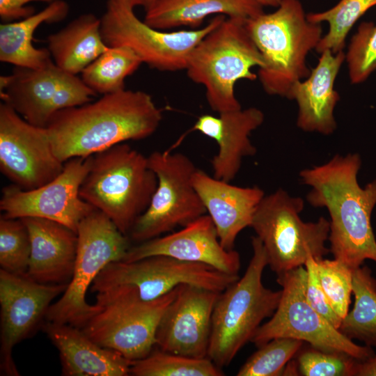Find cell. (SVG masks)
<instances>
[{"label":"cell","instance_id":"obj_28","mask_svg":"<svg viewBox=\"0 0 376 376\" xmlns=\"http://www.w3.org/2000/svg\"><path fill=\"white\" fill-rule=\"evenodd\" d=\"M352 309L343 319L338 330L346 337L376 347V279L370 269H352Z\"/></svg>","mask_w":376,"mask_h":376},{"label":"cell","instance_id":"obj_40","mask_svg":"<svg viewBox=\"0 0 376 376\" xmlns=\"http://www.w3.org/2000/svg\"><path fill=\"white\" fill-rule=\"evenodd\" d=\"M119 4L134 9V7L141 5V0H111Z\"/></svg>","mask_w":376,"mask_h":376},{"label":"cell","instance_id":"obj_12","mask_svg":"<svg viewBox=\"0 0 376 376\" xmlns=\"http://www.w3.org/2000/svg\"><path fill=\"white\" fill-rule=\"evenodd\" d=\"M226 17L216 15L196 30L166 31L140 20L134 9L111 0L101 19V32L108 47L127 46L152 68L160 71L185 70L189 56L198 42Z\"/></svg>","mask_w":376,"mask_h":376},{"label":"cell","instance_id":"obj_30","mask_svg":"<svg viewBox=\"0 0 376 376\" xmlns=\"http://www.w3.org/2000/svg\"><path fill=\"white\" fill-rule=\"evenodd\" d=\"M134 376H222L221 368L208 357L194 358L163 351L157 347L139 360L132 361Z\"/></svg>","mask_w":376,"mask_h":376},{"label":"cell","instance_id":"obj_24","mask_svg":"<svg viewBox=\"0 0 376 376\" xmlns=\"http://www.w3.org/2000/svg\"><path fill=\"white\" fill-rule=\"evenodd\" d=\"M66 73L52 61L37 69L15 67L10 75L0 77L1 99L31 124L46 127Z\"/></svg>","mask_w":376,"mask_h":376},{"label":"cell","instance_id":"obj_34","mask_svg":"<svg viewBox=\"0 0 376 376\" xmlns=\"http://www.w3.org/2000/svg\"><path fill=\"white\" fill-rule=\"evenodd\" d=\"M350 82H364L376 70V24L363 22L351 38L345 54Z\"/></svg>","mask_w":376,"mask_h":376},{"label":"cell","instance_id":"obj_39","mask_svg":"<svg viewBox=\"0 0 376 376\" xmlns=\"http://www.w3.org/2000/svg\"><path fill=\"white\" fill-rule=\"evenodd\" d=\"M354 375L356 376H376V354L365 360L357 359Z\"/></svg>","mask_w":376,"mask_h":376},{"label":"cell","instance_id":"obj_6","mask_svg":"<svg viewBox=\"0 0 376 376\" xmlns=\"http://www.w3.org/2000/svg\"><path fill=\"white\" fill-rule=\"evenodd\" d=\"M245 22L226 17L194 47L187 64L189 78L205 87L207 103L218 113L242 109L235 85L256 80L251 70L264 63Z\"/></svg>","mask_w":376,"mask_h":376},{"label":"cell","instance_id":"obj_31","mask_svg":"<svg viewBox=\"0 0 376 376\" xmlns=\"http://www.w3.org/2000/svg\"><path fill=\"white\" fill-rule=\"evenodd\" d=\"M375 6L376 0H340L327 10L306 14L311 22H324L329 24L327 33L322 37L315 50L320 54L328 49L334 54L343 51L350 31Z\"/></svg>","mask_w":376,"mask_h":376},{"label":"cell","instance_id":"obj_22","mask_svg":"<svg viewBox=\"0 0 376 376\" xmlns=\"http://www.w3.org/2000/svg\"><path fill=\"white\" fill-rule=\"evenodd\" d=\"M31 240V257L26 276L45 284H68L77 257V232L55 221L21 218Z\"/></svg>","mask_w":376,"mask_h":376},{"label":"cell","instance_id":"obj_20","mask_svg":"<svg viewBox=\"0 0 376 376\" xmlns=\"http://www.w3.org/2000/svg\"><path fill=\"white\" fill-rule=\"evenodd\" d=\"M192 182L215 226L221 245L228 250L233 249L240 233L251 227L264 191L258 187L233 185L198 169L193 175Z\"/></svg>","mask_w":376,"mask_h":376},{"label":"cell","instance_id":"obj_14","mask_svg":"<svg viewBox=\"0 0 376 376\" xmlns=\"http://www.w3.org/2000/svg\"><path fill=\"white\" fill-rule=\"evenodd\" d=\"M92 160L93 155L68 160L57 177L36 189L25 190L13 184L3 187L0 198L1 216L47 219L77 232L81 220L95 209L79 194Z\"/></svg>","mask_w":376,"mask_h":376},{"label":"cell","instance_id":"obj_10","mask_svg":"<svg viewBox=\"0 0 376 376\" xmlns=\"http://www.w3.org/2000/svg\"><path fill=\"white\" fill-rule=\"evenodd\" d=\"M300 266L277 275L282 287L281 297L274 313L257 330L251 342L259 347L276 338H292L306 341L324 352H342L365 360L375 352L361 346L329 324L308 303L306 298L307 272Z\"/></svg>","mask_w":376,"mask_h":376},{"label":"cell","instance_id":"obj_36","mask_svg":"<svg viewBox=\"0 0 376 376\" xmlns=\"http://www.w3.org/2000/svg\"><path fill=\"white\" fill-rule=\"evenodd\" d=\"M356 361L345 353L311 347L298 354L296 364L299 375L304 376H352Z\"/></svg>","mask_w":376,"mask_h":376},{"label":"cell","instance_id":"obj_3","mask_svg":"<svg viewBox=\"0 0 376 376\" xmlns=\"http://www.w3.org/2000/svg\"><path fill=\"white\" fill-rule=\"evenodd\" d=\"M245 25L263 58L257 75L264 91L288 98L293 84L311 73L306 58L322 37L321 24L307 19L299 0H281L274 11Z\"/></svg>","mask_w":376,"mask_h":376},{"label":"cell","instance_id":"obj_25","mask_svg":"<svg viewBox=\"0 0 376 376\" xmlns=\"http://www.w3.org/2000/svg\"><path fill=\"white\" fill-rule=\"evenodd\" d=\"M263 12L256 0H156L146 10L143 22L159 30L196 28L212 15L246 20Z\"/></svg>","mask_w":376,"mask_h":376},{"label":"cell","instance_id":"obj_42","mask_svg":"<svg viewBox=\"0 0 376 376\" xmlns=\"http://www.w3.org/2000/svg\"><path fill=\"white\" fill-rule=\"evenodd\" d=\"M156 0H141V5L145 10L149 8Z\"/></svg>","mask_w":376,"mask_h":376},{"label":"cell","instance_id":"obj_35","mask_svg":"<svg viewBox=\"0 0 376 376\" xmlns=\"http://www.w3.org/2000/svg\"><path fill=\"white\" fill-rule=\"evenodd\" d=\"M315 260L321 286L332 308L343 319L351 302L352 269L335 258Z\"/></svg>","mask_w":376,"mask_h":376},{"label":"cell","instance_id":"obj_16","mask_svg":"<svg viewBox=\"0 0 376 376\" xmlns=\"http://www.w3.org/2000/svg\"><path fill=\"white\" fill-rule=\"evenodd\" d=\"M68 284H45L26 275L0 269V369L9 376L19 375L13 358L14 347L45 318L52 301Z\"/></svg>","mask_w":376,"mask_h":376},{"label":"cell","instance_id":"obj_21","mask_svg":"<svg viewBox=\"0 0 376 376\" xmlns=\"http://www.w3.org/2000/svg\"><path fill=\"white\" fill-rule=\"evenodd\" d=\"M345 60L343 51L334 54L331 50L320 53L316 66L304 80L296 81L288 98L298 106L297 125L309 132L329 135L336 128L334 109L340 100L334 84Z\"/></svg>","mask_w":376,"mask_h":376},{"label":"cell","instance_id":"obj_38","mask_svg":"<svg viewBox=\"0 0 376 376\" xmlns=\"http://www.w3.org/2000/svg\"><path fill=\"white\" fill-rule=\"evenodd\" d=\"M54 0H0V17L4 22H12L26 18L33 14V7L26 6L32 1L50 3Z\"/></svg>","mask_w":376,"mask_h":376},{"label":"cell","instance_id":"obj_13","mask_svg":"<svg viewBox=\"0 0 376 376\" xmlns=\"http://www.w3.org/2000/svg\"><path fill=\"white\" fill-rule=\"evenodd\" d=\"M240 278L206 264L187 262L166 256H152L134 261L109 263L91 285V291L118 285L132 288L143 300L161 297L182 284L219 292Z\"/></svg>","mask_w":376,"mask_h":376},{"label":"cell","instance_id":"obj_26","mask_svg":"<svg viewBox=\"0 0 376 376\" xmlns=\"http://www.w3.org/2000/svg\"><path fill=\"white\" fill-rule=\"evenodd\" d=\"M70 7L64 0H54L43 10L20 20L0 25V61L15 67L40 68L52 61L47 48L32 44L33 33L43 23H56L68 15Z\"/></svg>","mask_w":376,"mask_h":376},{"label":"cell","instance_id":"obj_32","mask_svg":"<svg viewBox=\"0 0 376 376\" xmlns=\"http://www.w3.org/2000/svg\"><path fill=\"white\" fill-rule=\"evenodd\" d=\"M302 340L292 338H276L258 347L240 367L237 376H277L283 375L285 368L303 345Z\"/></svg>","mask_w":376,"mask_h":376},{"label":"cell","instance_id":"obj_37","mask_svg":"<svg viewBox=\"0 0 376 376\" xmlns=\"http://www.w3.org/2000/svg\"><path fill=\"white\" fill-rule=\"evenodd\" d=\"M307 272L306 298L309 305L336 329H338L343 319L331 306L321 286L316 260L310 257L304 265Z\"/></svg>","mask_w":376,"mask_h":376},{"label":"cell","instance_id":"obj_41","mask_svg":"<svg viewBox=\"0 0 376 376\" xmlns=\"http://www.w3.org/2000/svg\"><path fill=\"white\" fill-rule=\"evenodd\" d=\"M259 3L264 6H271L276 8L281 0H256Z\"/></svg>","mask_w":376,"mask_h":376},{"label":"cell","instance_id":"obj_7","mask_svg":"<svg viewBox=\"0 0 376 376\" xmlns=\"http://www.w3.org/2000/svg\"><path fill=\"white\" fill-rule=\"evenodd\" d=\"M177 288L150 301L142 299L127 285L100 290L95 304L100 309L81 329L100 346L116 350L131 361L144 358L155 347L159 323Z\"/></svg>","mask_w":376,"mask_h":376},{"label":"cell","instance_id":"obj_8","mask_svg":"<svg viewBox=\"0 0 376 376\" xmlns=\"http://www.w3.org/2000/svg\"><path fill=\"white\" fill-rule=\"evenodd\" d=\"M304 201L279 189L265 196L258 204L251 227L261 241L268 265L277 275L305 265L310 257L323 258L330 222L321 217L304 222L299 214Z\"/></svg>","mask_w":376,"mask_h":376},{"label":"cell","instance_id":"obj_23","mask_svg":"<svg viewBox=\"0 0 376 376\" xmlns=\"http://www.w3.org/2000/svg\"><path fill=\"white\" fill-rule=\"evenodd\" d=\"M43 329L57 348L65 376H127L132 361L94 342L78 327L47 322Z\"/></svg>","mask_w":376,"mask_h":376},{"label":"cell","instance_id":"obj_29","mask_svg":"<svg viewBox=\"0 0 376 376\" xmlns=\"http://www.w3.org/2000/svg\"><path fill=\"white\" fill-rule=\"evenodd\" d=\"M143 63L127 46L109 47L81 72V79L97 94L113 93L125 88V79Z\"/></svg>","mask_w":376,"mask_h":376},{"label":"cell","instance_id":"obj_18","mask_svg":"<svg viewBox=\"0 0 376 376\" xmlns=\"http://www.w3.org/2000/svg\"><path fill=\"white\" fill-rule=\"evenodd\" d=\"M206 264L229 274L238 275L240 257L221 244L211 217L205 214L182 227L130 246L122 260L134 261L152 256Z\"/></svg>","mask_w":376,"mask_h":376},{"label":"cell","instance_id":"obj_2","mask_svg":"<svg viewBox=\"0 0 376 376\" xmlns=\"http://www.w3.org/2000/svg\"><path fill=\"white\" fill-rule=\"evenodd\" d=\"M358 154L334 156L327 163L301 171L302 182L311 187L307 201L324 207L330 215L329 240L334 258L352 269L365 260L376 263V240L370 223L376 205V180L359 186Z\"/></svg>","mask_w":376,"mask_h":376},{"label":"cell","instance_id":"obj_4","mask_svg":"<svg viewBox=\"0 0 376 376\" xmlns=\"http://www.w3.org/2000/svg\"><path fill=\"white\" fill-rule=\"evenodd\" d=\"M251 245L253 256L244 274L219 293L213 309L207 357L220 368L251 341L262 322L274 313L281 297V290L273 291L263 283L268 263L261 241L252 237Z\"/></svg>","mask_w":376,"mask_h":376},{"label":"cell","instance_id":"obj_11","mask_svg":"<svg viewBox=\"0 0 376 376\" xmlns=\"http://www.w3.org/2000/svg\"><path fill=\"white\" fill-rule=\"evenodd\" d=\"M148 161L157 186L147 210L128 234L137 243L167 234L207 213L192 182L197 168L189 157L167 150L152 152Z\"/></svg>","mask_w":376,"mask_h":376},{"label":"cell","instance_id":"obj_1","mask_svg":"<svg viewBox=\"0 0 376 376\" xmlns=\"http://www.w3.org/2000/svg\"><path fill=\"white\" fill-rule=\"evenodd\" d=\"M162 120V110L149 94L124 89L56 112L46 129L55 155L65 163L146 139L155 132Z\"/></svg>","mask_w":376,"mask_h":376},{"label":"cell","instance_id":"obj_19","mask_svg":"<svg viewBox=\"0 0 376 376\" xmlns=\"http://www.w3.org/2000/svg\"><path fill=\"white\" fill-rule=\"evenodd\" d=\"M264 118L263 112L256 107L198 117L190 132L197 131L218 145V152L211 159L213 177L226 182L236 177L242 159L256 152L250 135Z\"/></svg>","mask_w":376,"mask_h":376},{"label":"cell","instance_id":"obj_15","mask_svg":"<svg viewBox=\"0 0 376 376\" xmlns=\"http://www.w3.org/2000/svg\"><path fill=\"white\" fill-rule=\"evenodd\" d=\"M64 163L55 155L46 127L33 125L0 104V171L13 185L29 190L57 177Z\"/></svg>","mask_w":376,"mask_h":376},{"label":"cell","instance_id":"obj_5","mask_svg":"<svg viewBox=\"0 0 376 376\" xmlns=\"http://www.w3.org/2000/svg\"><path fill=\"white\" fill-rule=\"evenodd\" d=\"M157 186L148 157L125 142L93 155L79 194L127 235L149 206Z\"/></svg>","mask_w":376,"mask_h":376},{"label":"cell","instance_id":"obj_9","mask_svg":"<svg viewBox=\"0 0 376 376\" xmlns=\"http://www.w3.org/2000/svg\"><path fill=\"white\" fill-rule=\"evenodd\" d=\"M77 257L73 274L65 290L52 304L45 320L82 328L100 309L86 299L87 290L110 263L122 260L130 249V238L103 212L94 209L77 230Z\"/></svg>","mask_w":376,"mask_h":376},{"label":"cell","instance_id":"obj_27","mask_svg":"<svg viewBox=\"0 0 376 376\" xmlns=\"http://www.w3.org/2000/svg\"><path fill=\"white\" fill-rule=\"evenodd\" d=\"M47 42L54 63L75 75L109 48L102 38L101 19L92 13L74 19L59 31L48 36Z\"/></svg>","mask_w":376,"mask_h":376},{"label":"cell","instance_id":"obj_33","mask_svg":"<svg viewBox=\"0 0 376 376\" xmlns=\"http://www.w3.org/2000/svg\"><path fill=\"white\" fill-rule=\"evenodd\" d=\"M31 257V240L22 219L0 217V265L8 272L26 275Z\"/></svg>","mask_w":376,"mask_h":376},{"label":"cell","instance_id":"obj_17","mask_svg":"<svg viewBox=\"0 0 376 376\" xmlns=\"http://www.w3.org/2000/svg\"><path fill=\"white\" fill-rule=\"evenodd\" d=\"M219 293L190 284L179 285L159 323L155 347L186 357H207L212 313Z\"/></svg>","mask_w":376,"mask_h":376}]
</instances>
